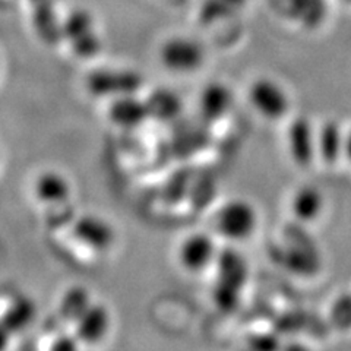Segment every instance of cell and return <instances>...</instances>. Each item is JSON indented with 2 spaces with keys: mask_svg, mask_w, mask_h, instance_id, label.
Here are the masks:
<instances>
[{
  "mask_svg": "<svg viewBox=\"0 0 351 351\" xmlns=\"http://www.w3.org/2000/svg\"><path fill=\"white\" fill-rule=\"evenodd\" d=\"M219 249L213 234L195 232L186 236L178 250L182 268L191 274H202L214 268Z\"/></svg>",
  "mask_w": 351,
  "mask_h": 351,
  "instance_id": "cell-6",
  "label": "cell"
},
{
  "mask_svg": "<svg viewBox=\"0 0 351 351\" xmlns=\"http://www.w3.org/2000/svg\"><path fill=\"white\" fill-rule=\"evenodd\" d=\"M158 58L167 71L179 75H191L199 71L205 60V49L191 37L176 36L162 43Z\"/></svg>",
  "mask_w": 351,
  "mask_h": 351,
  "instance_id": "cell-3",
  "label": "cell"
},
{
  "mask_svg": "<svg viewBox=\"0 0 351 351\" xmlns=\"http://www.w3.org/2000/svg\"><path fill=\"white\" fill-rule=\"evenodd\" d=\"M328 317L338 331H351V293H339L329 306Z\"/></svg>",
  "mask_w": 351,
  "mask_h": 351,
  "instance_id": "cell-20",
  "label": "cell"
},
{
  "mask_svg": "<svg viewBox=\"0 0 351 351\" xmlns=\"http://www.w3.org/2000/svg\"><path fill=\"white\" fill-rule=\"evenodd\" d=\"M91 298L86 289L75 285L63 294L59 304V315L64 322H75L80 319L82 313L91 306Z\"/></svg>",
  "mask_w": 351,
  "mask_h": 351,
  "instance_id": "cell-18",
  "label": "cell"
},
{
  "mask_svg": "<svg viewBox=\"0 0 351 351\" xmlns=\"http://www.w3.org/2000/svg\"><path fill=\"white\" fill-rule=\"evenodd\" d=\"M341 2L346 5H351V0H341Z\"/></svg>",
  "mask_w": 351,
  "mask_h": 351,
  "instance_id": "cell-24",
  "label": "cell"
},
{
  "mask_svg": "<svg viewBox=\"0 0 351 351\" xmlns=\"http://www.w3.org/2000/svg\"><path fill=\"white\" fill-rule=\"evenodd\" d=\"M149 119L157 120V122L170 123L178 120L183 112L182 98L167 88H160L151 93L147 98Z\"/></svg>",
  "mask_w": 351,
  "mask_h": 351,
  "instance_id": "cell-15",
  "label": "cell"
},
{
  "mask_svg": "<svg viewBox=\"0 0 351 351\" xmlns=\"http://www.w3.org/2000/svg\"><path fill=\"white\" fill-rule=\"evenodd\" d=\"M247 103L255 114L277 123L291 113L293 98L282 82L272 76H259L247 86Z\"/></svg>",
  "mask_w": 351,
  "mask_h": 351,
  "instance_id": "cell-2",
  "label": "cell"
},
{
  "mask_svg": "<svg viewBox=\"0 0 351 351\" xmlns=\"http://www.w3.org/2000/svg\"><path fill=\"white\" fill-rule=\"evenodd\" d=\"M289 210L295 223L309 226L319 221L326 210V199L319 186L302 184L291 192Z\"/></svg>",
  "mask_w": 351,
  "mask_h": 351,
  "instance_id": "cell-8",
  "label": "cell"
},
{
  "mask_svg": "<svg viewBox=\"0 0 351 351\" xmlns=\"http://www.w3.org/2000/svg\"><path fill=\"white\" fill-rule=\"evenodd\" d=\"M290 14L300 25L315 28L325 16L324 0H290Z\"/></svg>",
  "mask_w": 351,
  "mask_h": 351,
  "instance_id": "cell-19",
  "label": "cell"
},
{
  "mask_svg": "<svg viewBox=\"0 0 351 351\" xmlns=\"http://www.w3.org/2000/svg\"><path fill=\"white\" fill-rule=\"evenodd\" d=\"M10 335H12V334H10L8 329L3 326V324L0 322V350H3V348L8 347Z\"/></svg>",
  "mask_w": 351,
  "mask_h": 351,
  "instance_id": "cell-23",
  "label": "cell"
},
{
  "mask_svg": "<svg viewBox=\"0 0 351 351\" xmlns=\"http://www.w3.org/2000/svg\"><path fill=\"white\" fill-rule=\"evenodd\" d=\"M36 316V304L25 295H19L14 299L5 311L0 322L8 329L10 334H18L32 322Z\"/></svg>",
  "mask_w": 351,
  "mask_h": 351,
  "instance_id": "cell-17",
  "label": "cell"
},
{
  "mask_svg": "<svg viewBox=\"0 0 351 351\" xmlns=\"http://www.w3.org/2000/svg\"><path fill=\"white\" fill-rule=\"evenodd\" d=\"M36 195L43 204L60 205L69 199L71 184L56 171L43 173L36 182Z\"/></svg>",
  "mask_w": 351,
  "mask_h": 351,
  "instance_id": "cell-16",
  "label": "cell"
},
{
  "mask_svg": "<svg viewBox=\"0 0 351 351\" xmlns=\"http://www.w3.org/2000/svg\"><path fill=\"white\" fill-rule=\"evenodd\" d=\"M110 325V315L106 306L91 303V306L75 322V335L84 344H95L106 335Z\"/></svg>",
  "mask_w": 351,
  "mask_h": 351,
  "instance_id": "cell-14",
  "label": "cell"
},
{
  "mask_svg": "<svg viewBox=\"0 0 351 351\" xmlns=\"http://www.w3.org/2000/svg\"><path fill=\"white\" fill-rule=\"evenodd\" d=\"M80 346V339L76 335L71 334H60L56 339H54L50 348L53 351H75Z\"/></svg>",
  "mask_w": 351,
  "mask_h": 351,
  "instance_id": "cell-21",
  "label": "cell"
},
{
  "mask_svg": "<svg viewBox=\"0 0 351 351\" xmlns=\"http://www.w3.org/2000/svg\"><path fill=\"white\" fill-rule=\"evenodd\" d=\"M344 135L346 128L334 119L316 126L317 161L326 167H332L344 160Z\"/></svg>",
  "mask_w": 351,
  "mask_h": 351,
  "instance_id": "cell-10",
  "label": "cell"
},
{
  "mask_svg": "<svg viewBox=\"0 0 351 351\" xmlns=\"http://www.w3.org/2000/svg\"><path fill=\"white\" fill-rule=\"evenodd\" d=\"M62 37L78 58L91 59L101 51L94 18L85 9H75L62 21Z\"/></svg>",
  "mask_w": 351,
  "mask_h": 351,
  "instance_id": "cell-4",
  "label": "cell"
},
{
  "mask_svg": "<svg viewBox=\"0 0 351 351\" xmlns=\"http://www.w3.org/2000/svg\"><path fill=\"white\" fill-rule=\"evenodd\" d=\"M261 217L255 204L246 197H230L214 215V230L227 243L240 245L254 237Z\"/></svg>",
  "mask_w": 351,
  "mask_h": 351,
  "instance_id": "cell-1",
  "label": "cell"
},
{
  "mask_svg": "<svg viewBox=\"0 0 351 351\" xmlns=\"http://www.w3.org/2000/svg\"><path fill=\"white\" fill-rule=\"evenodd\" d=\"M142 76L130 69H98L86 76V90L100 98H117L136 94Z\"/></svg>",
  "mask_w": 351,
  "mask_h": 351,
  "instance_id": "cell-7",
  "label": "cell"
},
{
  "mask_svg": "<svg viewBox=\"0 0 351 351\" xmlns=\"http://www.w3.org/2000/svg\"><path fill=\"white\" fill-rule=\"evenodd\" d=\"M285 147L295 166L309 169L317 161L316 125L306 116H295L285 130Z\"/></svg>",
  "mask_w": 351,
  "mask_h": 351,
  "instance_id": "cell-5",
  "label": "cell"
},
{
  "mask_svg": "<svg viewBox=\"0 0 351 351\" xmlns=\"http://www.w3.org/2000/svg\"><path fill=\"white\" fill-rule=\"evenodd\" d=\"M108 116L114 125L123 129L138 128L149 119L147 101L141 100L136 94L113 98L108 108Z\"/></svg>",
  "mask_w": 351,
  "mask_h": 351,
  "instance_id": "cell-13",
  "label": "cell"
},
{
  "mask_svg": "<svg viewBox=\"0 0 351 351\" xmlns=\"http://www.w3.org/2000/svg\"><path fill=\"white\" fill-rule=\"evenodd\" d=\"M344 160L351 166V126L346 128L344 135Z\"/></svg>",
  "mask_w": 351,
  "mask_h": 351,
  "instance_id": "cell-22",
  "label": "cell"
},
{
  "mask_svg": "<svg viewBox=\"0 0 351 351\" xmlns=\"http://www.w3.org/2000/svg\"><path fill=\"white\" fill-rule=\"evenodd\" d=\"M234 107V94L224 82H210L197 97L199 114L206 122H219L226 119Z\"/></svg>",
  "mask_w": 351,
  "mask_h": 351,
  "instance_id": "cell-9",
  "label": "cell"
},
{
  "mask_svg": "<svg viewBox=\"0 0 351 351\" xmlns=\"http://www.w3.org/2000/svg\"><path fill=\"white\" fill-rule=\"evenodd\" d=\"M32 25L38 38L47 46H58L63 40L62 22L56 14L53 0H28Z\"/></svg>",
  "mask_w": 351,
  "mask_h": 351,
  "instance_id": "cell-12",
  "label": "cell"
},
{
  "mask_svg": "<svg viewBox=\"0 0 351 351\" xmlns=\"http://www.w3.org/2000/svg\"><path fill=\"white\" fill-rule=\"evenodd\" d=\"M73 237L95 252H106L114 243V230L95 215H82L75 219Z\"/></svg>",
  "mask_w": 351,
  "mask_h": 351,
  "instance_id": "cell-11",
  "label": "cell"
}]
</instances>
